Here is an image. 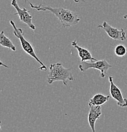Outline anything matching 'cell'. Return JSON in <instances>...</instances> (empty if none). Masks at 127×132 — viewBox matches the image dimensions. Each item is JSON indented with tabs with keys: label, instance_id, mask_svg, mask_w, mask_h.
Segmentation results:
<instances>
[{
	"label": "cell",
	"instance_id": "1",
	"mask_svg": "<svg viewBox=\"0 0 127 132\" xmlns=\"http://www.w3.org/2000/svg\"><path fill=\"white\" fill-rule=\"evenodd\" d=\"M31 7L33 9L36 10L38 12H51L53 14L59 19L62 27H69L75 26L80 22V18L79 15L73 11L66 9L63 7L54 8L51 7L50 5H45L40 4L39 5H34L32 3L29 2Z\"/></svg>",
	"mask_w": 127,
	"mask_h": 132
},
{
	"label": "cell",
	"instance_id": "2",
	"mask_svg": "<svg viewBox=\"0 0 127 132\" xmlns=\"http://www.w3.org/2000/svg\"><path fill=\"white\" fill-rule=\"evenodd\" d=\"M49 69L47 81L50 85L56 81H62L64 85L67 86L68 81H73L75 80L72 69L65 68L61 63L51 64Z\"/></svg>",
	"mask_w": 127,
	"mask_h": 132
},
{
	"label": "cell",
	"instance_id": "3",
	"mask_svg": "<svg viewBox=\"0 0 127 132\" xmlns=\"http://www.w3.org/2000/svg\"><path fill=\"white\" fill-rule=\"evenodd\" d=\"M9 23L12 25V27L13 28V34L14 35L17 37V38H18L19 40L20 41V43H21L22 47L23 50H24V52H26L27 54L29 55L30 56H31L32 57H33L34 59L36 60V61L38 63L41 64V67H39V69L41 70V71H46L47 70V67L44 65L43 62L40 60V59L38 58L37 56L36 53H35L34 49L32 47V45L28 42L27 39H25V37H24V33L23 32V30L21 28H18L16 26L15 23L14 22L13 20H9Z\"/></svg>",
	"mask_w": 127,
	"mask_h": 132
},
{
	"label": "cell",
	"instance_id": "4",
	"mask_svg": "<svg viewBox=\"0 0 127 132\" xmlns=\"http://www.w3.org/2000/svg\"><path fill=\"white\" fill-rule=\"evenodd\" d=\"M112 65L109 64L108 62L106 61L105 59L101 60H96L92 62H82L81 64L79 66V68L80 71L85 72L87 70L90 69H95L100 71V77L102 78H104L106 77L108 71L111 68Z\"/></svg>",
	"mask_w": 127,
	"mask_h": 132
},
{
	"label": "cell",
	"instance_id": "5",
	"mask_svg": "<svg viewBox=\"0 0 127 132\" xmlns=\"http://www.w3.org/2000/svg\"><path fill=\"white\" fill-rule=\"evenodd\" d=\"M11 5L16 10V13H14L15 15L18 16L20 21L25 24L33 31H35V26L32 22V16L30 14L29 10L25 8H20L19 7L17 0H12Z\"/></svg>",
	"mask_w": 127,
	"mask_h": 132
},
{
	"label": "cell",
	"instance_id": "6",
	"mask_svg": "<svg viewBox=\"0 0 127 132\" xmlns=\"http://www.w3.org/2000/svg\"><path fill=\"white\" fill-rule=\"evenodd\" d=\"M98 29H102L108 34V35L114 40L124 41L126 39V32L123 29L115 28L110 25L107 22L104 21L102 24L97 26Z\"/></svg>",
	"mask_w": 127,
	"mask_h": 132
},
{
	"label": "cell",
	"instance_id": "7",
	"mask_svg": "<svg viewBox=\"0 0 127 132\" xmlns=\"http://www.w3.org/2000/svg\"><path fill=\"white\" fill-rule=\"evenodd\" d=\"M109 81L110 83V93L111 97L116 100L118 106L121 107H127V99L124 97L122 92L119 88L118 86L114 84L113 78L111 76H109Z\"/></svg>",
	"mask_w": 127,
	"mask_h": 132
},
{
	"label": "cell",
	"instance_id": "8",
	"mask_svg": "<svg viewBox=\"0 0 127 132\" xmlns=\"http://www.w3.org/2000/svg\"><path fill=\"white\" fill-rule=\"evenodd\" d=\"M88 114V122L92 132H95V123L102 114L101 106L90 105Z\"/></svg>",
	"mask_w": 127,
	"mask_h": 132
},
{
	"label": "cell",
	"instance_id": "9",
	"mask_svg": "<svg viewBox=\"0 0 127 132\" xmlns=\"http://www.w3.org/2000/svg\"><path fill=\"white\" fill-rule=\"evenodd\" d=\"M72 46H73L76 49L79 53V57L81 59V62H85V61H92L95 62L96 61V59L92 57V54L91 52L87 49L81 47L79 46L77 43V41L75 39L72 41Z\"/></svg>",
	"mask_w": 127,
	"mask_h": 132
},
{
	"label": "cell",
	"instance_id": "10",
	"mask_svg": "<svg viewBox=\"0 0 127 132\" xmlns=\"http://www.w3.org/2000/svg\"><path fill=\"white\" fill-rule=\"evenodd\" d=\"M111 95H104L101 93H97L94 95L93 97L90 99L89 102V105H99L102 106L104 104H106L111 98Z\"/></svg>",
	"mask_w": 127,
	"mask_h": 132
},
{
	"label": "cell",
	"instance_id": "11",
	"mask_svg": "<svg viewBox=\"0 0 127 132\" xmlns=\"http://www.w3.org/2000/svg\"><path fill=\"white\" fill-rule=\"evenodd\" d=\"M0 46L11 49L13 52H15L17 50V48H16L14 44L13 43V42L11 41L9 38L5 35L3 31L0 32Z\"/></svg>",
	"mask_w": 127,
	"mask_h": 132
},
{
	"label": "cell",
	"instance_id": "12",
	"mask_svg": "<svg viewBox=\"0 0 127 132\" xmlns=\"http://www.w3.org/2000/svg\"><path fill=\"white\" fill-rule=\"evenodd\" d=\"M126 48L123 45H117L114 48V53H115L116 55L118 57H124L126 55Z\"/></svg>",
	"mask_w": 127,
	"mask_h": 132
},
{
	"label": "cell",
	"instance_id": "13",
	"mask_svg": "<svg viewBox=\"0 0 127 132\" xmlns=\"http://www.w3.org/2000/svg\"><path fill=\"white\" fill-rule=\"evenodd\" d=\"M0 66H3V67H6V68H9L8 66L7 65H6V64H4L3 62H2V61H1V60H0Z\"/></svg>",
	"mask_w": 127,
	"mask_h": 132
},
{
	"label": "cell",
	"instance_id": "14",
	"mask_svg": "<svg viewBox=\"0 0 127 132\" xmlns=\"http://www.w3.org/2000/svg\"><path fill=\"white\" fill-rule=\"evenodd\" d=\"M123 18L125 19H127V14H126V15H125L123 16Z\"/></svg>",
	"mask_w": 127,
	"mask_h": 132
},
{
	"label": "cell",
	"instance_id": "15",
	"mask_svg": "<svg viewBox=\"0 0 127 132\" xmlns=\"http://www.w3.org/2000/svg\"><path fill=\"white\" fill-rule=\"evenodd\" d=\"M79 1H80V0H74V1H75V3H79ZM82 1H83V0H82Z\"/></svg>",
	"mask_w": 127,
	"mask_h": 132
},
{
	"label": "cell",
	"instance_id": "16",
	"mask_svg": "<svg viewBox=\"0 0 127 132\" xmlns=\"http://www.w3.org/2000/svg\"><path fill=\"white\" fill-rule=\"evenodd\" d=\"M1 120H0V124H1ZM0 130H1V125H0Z\"/></svg>",
	"mask_w": 127,
	"mask_h": 132
},
{
	"label": "cell",
	"instance_id": "17",
	"mask_svg": "<svg viewBox=\"0 0 127 132\" xmlns=\"http://www.w3.org/2000/svg\"><path fill=\"white\" fill-rule=\"evenodd\" d=\"M25 2H27V0H25Z\"/></svg>",
	"mask_w": 127,
	"mask_h": 132
}]
</instances>
